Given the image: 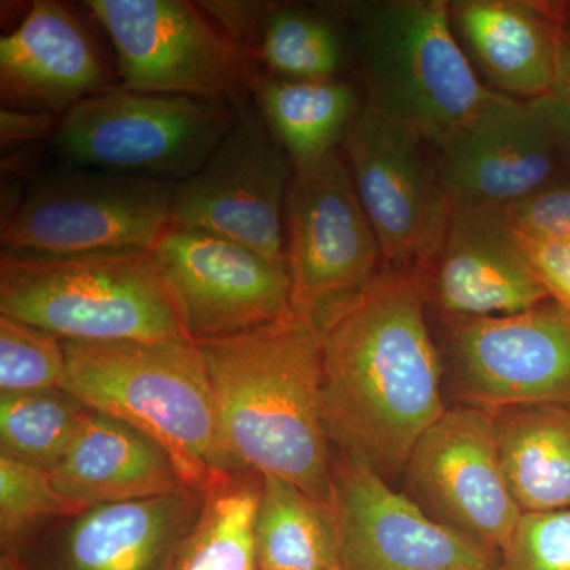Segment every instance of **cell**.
Returning <instances> with one entry per match:
<instances>
[{
	"mask_svg": "<svg viewBox=\"0 0 570 570\" xmlns=\"http://www.w3.org/2000/svg\"><path fill=\"white\" fill-rule=\"evenodd\" d=\"M425 305L415 277L384 272L317 321L330 441L384 478L448 411Z\"/></svg>",
	"mask_w": 570,
	"mask_h": 570,
	"instance_id": "cell-1",
	"label": "cell"
},
{
	"mask_svg": "<svg viewBox=\"0 0 570 570\" xmlns=\"http://www.w3.org/2000/svg\"><path fill=\"white\" fill-rule=\"evenodd\" d=\"M195 344L232 469L287 480L332 501L333 448L316 318L292 307L268 324Z\"/></svg>",
	"mask_w": 570,
	"mask_h": 570,
	"instance_id": "cell-2",
	"label": "cell"
},
{
	"mask_svg": "<svg viewBox=\"0 0 570 570\" xmlns=\"http://www.w3.org/2000/svg\"><path fill=\"white\" fill-rule=\"evenodd\" d=\"M62 344L63 392L156 441L187 489L206 493L235 471L220 444L212 385L194 341Z\"/></svg>",
	"mask_w": 570,
	"mask_h": 570,
	"instance_id": "cell-3",
	"label": "cell"
},
{
	"mask_svg": "<svg viewBox=\"0 0 570 570\" xmlns=\"http://www.w3.org/2000/svg\"><path fill=\"white\" fill-rule=\"evenodd\" d=\"M346 21L365 100L431 146L498 96L480 82L450 20L448 0L325 3Z\"/></svg>",
	"mask_w": 570,
	"mask_h": 570,
	"instance_id": "cell-4",
	"label": "cell"
},
{
	"mask_svg": "<svg viewBox=\"0 0 570 570\" xmlns=\"http://www.w3.org/2000/svg\"><path fill=\"white\" fill-rule=\"evenodd\" d=\"M0 316L80 343L189 340L153 250L78 257L2 254Z\"/></svg>",
	"mask_w": 570,
	"mask_h": 570,
	"instance_id": "cell-5",
	"label": "cell"
},
{
	"mask_svg": "<svg viewBox=\"0 0 570 570\" xmlns=\"http://www.w3.org/2000/svg\"><path fill=\"white\" fill-rule=\"evenodd\" d=\"M235 119L228 104L118 86L70 108L52 146L67 165L176 184L204 167Z\"/></svg>",
	"mask_w": 570,
	"mask_h": 570,
	"instance_id": "cell-6",
	"label": "cell"
},
{
	"mask_svg": "<svg viewBox=\"0 0 570 570\" xmlns=\"http://www.w3.org/2000/svg\"><path fill=\"white\" fill-rule=\"evenodd\" d=\"M175 184L66 165L40 176L2 228V254L148 253L171 227Z\"/></svg>",
	"mask_w": 570,
	"mask_h": 570,
	"instance_id": "cell-7",
	"label": "cell"
},
{
	"mask_svg": "<svg viewBox=\"0 0 570 570\" xmlns=\"http://www.w3.org/2000/svg\"><path fill=\"white\" fill-rule=\"evenodd\" d=\"M118 56L121 86L238 107L250 99L257 67L198 3L88 0Z\"/></svg>",
	"mask_w": 570,
	"mask_h": 570,
	"instance_id": "cell-8",
	"label": "cell"
},
{
	"mask_svg": "<svg viewBox=\"0 0 570 570\" xmlns=\"http://www.w3.org/2000/svg\"><path fill=\"white\" fill-rule=\"evenodd\" d=\"M341 151L377 236L384 272L417 277L453 212L430 142L363 97Z\"/></svg>",
	"mask_w": 570,
	"mask_h": 570,
	"instance_id": "cell-9",
	"label": "cell"
},
{
	"mask_svg": "<svg viewBox=\"0 0 570 570\" xmlns=\"http://www.w3.org/2000/svg\"><path fill=\"white\" fill-rule=\"evenodd\" d=\"M292 306L316 321L384 273V258L341 149L295 168L284 212Z\"/></svg>",
	"mask_w": 570,
	"mask_h": 570,
	"instance_id": "cell-10",
	"label": "cell"
},
{
	"mask_svg": "<svg viewBox=\"0 0 570 570\" xmlns=\"http://www.w3.org/2000/svg\"><path fill=\"white\" fill-rule=\"evenodd\" d=\"M294 174L250 97L204 167L175 184L171 228L223 236L287 268L284 212Z\"/></svg>",
	"mask_w": 570,
	"mask_h": 570,
	"instance_id": "cell-11",
	"label": "cell"
},
{
	"mask_svg": "<svg viewBox=\"0 0 570 570\" xmlns=\"http://www.w3.org/2000/svg\"><path fill=\"white\" fill-rule=\"evenodd\" d=\"M340 570H498L501 554L428 515L358 456L333 450Z\"/></svg>",
	"mask_w": 570,
	"mask_h": 570,
	"instance_id": "cell-12",
	"label": "cell"
},
{
	"mask_svg": "<svg viewBox=\"0 0 570 570\" xmlns=\"http://www.w3.org/2000/svg\"><path fill=\"white\" fill-rule=\"evenodd\" d=\"M445 352L468 406L570 407V313L549 302L512 314L444 321Z\"/></svg>",
	"mask_w": 570,
	"mask_h": 570,
	"instance_id": "cell-13",
	"label": "cell"
},
{
	"mask_svg": "<svg viewBox=\"0 0 570 570\" xmlns=\"http://www.w3.org/2000/svg\"><path fill=\"white\" fill-rule=\"evenodd\" d=\"M412 499L428 515L499 554L519 527L489 409H448L419 439L406 468Z\"/></svg>",
	"mask_w": 570,
	"mask_h": 570,
	"instance_id": "cell-14",
	"label": "cell"
},
{
	"mask_svg": "<svg viewBox=\"0 0 570 570\" xmlns=\"http://www.w3.org/2000/svg\"><path fill=\"white\" fill-rule=\"evenodd\" d=\"M204 505L190 490L92 505L2 551L0 570H175Z\"/></svg>",
	"mask_w": 570,
	"mask_h": 570,
	"instance_id": "cell-15",
	"label": "cell"
},
{
	"mask_svg": "<svg viewBox=\"0 0 570 570\" xmlns=\"http://www.w3.org/2000/svg\"><path fill=\"white\" fill-rule=\"evenodd\" d=\"M153 254L194 343L238 335L294 307L287 268L223 236L170 227Z\"/></svg>",
	"mask_w": 570,
	"mask_h": 570,
	"instance_id": "cell-16",
	"label": "cell"
},
{
	"mask_svg": "<svg viewBox=\"0 0 570 570\" xmlns=\"http://www.w3.org/2000/svg\"><path fill=\"white\" fill-rule=\"evenodd\" d=\"M431 148L453 205L499 208L570 174L538 105L502 94Z\"/></svg>",
	"mask_w": 570,
	"mask_h": 570,
	"instance_id": "cell-17",
	"label": "cell"
},
{
	"mask_svg": "<svg viewBox=\"0 0 570 570\" xmlns=\"http://www.w3.org/2000/svg\"><path fill=\"white\" fill-rule=\"evenodd\" d=\"M415 279L442 321L512 316L550 299L517 235L474 206L453 205L436 254Z\"/></svg>",
	"mask_w": 570,
	"mask_h": 570,
	"instance_id": "cell-18",
	"label": "cell"
},
{
	"mask_svg": "<svg viewBox=\"0 0 570 570\" xmlns=\"http://www.w3.org/2000/svg\"><path fill=\"white\" fill-rule=\"evenodd\" d=\"M118 86L91 33L62 3L33 2L21 24L0 39L2 107L62 118L81 100Z\"/></svg>",
	"mask_w": 570,
	"mask_h": 570,
	"instance_id": "cell-19",
	"label": "cell"
},
{
	"mask_svg": "<svg viewBox=\"0 0 570 570\" xmlns=\"http://www.w3.org/2000/svg\"><path fill=\"white\" fill-rule=\"evenodd\" d=\"M450 20L491 91L524 102L549 96L564 37L553 2L455 0L450 2Z\"/></svg>",
	"mask_w": 570,
	"mask_h": 570,
	"instance_id": "cell-20",
	"label": "cell"
},
{
	"mask_svg": "<svg viewBox=\"0 0 570 570\" xmlns=\"http://www.w3.org/2000/svg\"><path fill=\"white\" fill-rule=\"evenodd\" d=\"M51 478L56 489L81 510L189 491L156 441L91 409Z\"/></svg>",
	"mask_w": 570,
	"mask_h": 570,
	"instance_id": "cell-21",
	"label": "cell"
},
{
	"mask_svg": "<svg viewBox=\"0 0 570 570\" xmlns=\"http://www.w3.org/2000/svg\"><path fill=\"white\" fill-rule=\"evenodd\" d=\"M491 414L505 479L521 512L570 508V407L521 404Z\"/></svg>",
	"mask_w": 570,
	"mask_h": 570,
	"instance_id": "cell-22",
	"label": "cell"
},
{
	"mask_svg": "<svg viewBox=\"0 0 570 570\" xmlns=\"http://www.w3.org/2000/svg\"><path fill=\"white\" fill-rule=\"evenodd\" d=\"M250 96L295 168L341 149L363 104L355 86L340 78L285 80L261 70Z\"/></svg>",
	"mask_w": 570,
	"mask_h": 570,
	"instance_id": "cell-23",
	"label": "cell"
},
{
	"mask_svg": "<svg viewBox=\"0 0 570 570\" xmlns=\"http://www.w3.org/2000/svg\"><path fill=\"white\" fill-rule=\"evenodd\" d=\"M262 570H340L332 502L279 478H262L255 512Z\"/></svg>",
	"mask_w": 570,
	"mask_h": 570,
	"instance_id": "cell-24",
	"label": "cell"
},
{
	"mask_svg": "<svg viewBox=\"0 0 570 570\" xmlns=\"http://www.w3.org/2000/svg\"><path fill=\"white\" fill-rule=\"evenodd\" d=\"M335 20L326 6L318 11L266 3L247 56L269 77L333 80L346 61V41Z\"/></svg>",
	"mask_w": 570,
	"mask_h": 570,
	"instance_id": "cell-25",
	"label": "cell"
},
{
	"mask_svg": "<svg viewBox=\"0 0 570 570\" xmlns=\"http://www.w3.org/2000/svg\"><path fill=\"white\" fill-rule=\"evenodd\" d=\"M261 489V475L234 471L206 491L175 570H262L254 534Z\"/></svg>",
	"mask_w": 570,
	"mask_h": 570,
	"instance_id": "cell-26",
	"label": "cell"
},
{
	"mask_svg": "<svg viewBox=\"0 0 570 570\" xmlns=\"http://www.w3.org/2000/svg\"><path fill=\"white\" fill-rule=\"evenodd\" d=\"M88 412L62 389L0 395V453L51 472L69 452Z\"/></svg>",
	"mask_w": 570,
	"mask_h": 570,
	"instance_id": "cell-27",
	"label": "cell"
},
{
	"mask_svg": "<svg viewBox=\"0 0 570 570\" xmlns=\"http://www.w3.org/2000/svg\"><path fill=\"white\" fill-rule=\"evenodd\" d=\"M81 512L52 482L51 472L0 453V547L14 549L51 521Z\"/></svg>",
	"mask_w": 570,
	"mask_h": 570,
	"instance_id": "cell-28",
	"label": "cell"
},
{
	"mask_svg": "<svg viewBox=\"0 0 570 570\" xmlns=\"http://www.w3.org/2000/svg\"><path fill=\"white\" fill-rule=\"evenodd\" d=\"M62 340L39 326L0 316V395L61 389Z\"/></svg>",
	"mask_w": 570,
	"mask_h": 570,
	"instance_id": "cell-29",
	"label": "cell"
},
{
	"mask_svg": "<svg viewBox=\"0 0 570 570\" xmlns=\"http://www.w3.org/2000/svg\"><path fill=\"white\" fill-rule=\"evenodd\" d=\"M498 570H570V508L523 513Z\"/></svg>",
	"mask_w": 570,
	"mask_h": 570,
	"instance_id": "cell-30",
	"label": "cell"
},
{
	"mask_svg": "<svg viewBox=\"0 0 570 570\" xmlns=\"http://www.w3.org/2000/svg\"><path fill=\"white\" fill-rule=\"evenodd\" d=\"M513 234L570 242V174L513 204L489 208Z\"/></svg>",
	"mask_w": 570,
	"mask_h": 570,
	"instance_id": "cell-31",
	"label": "cell"
},
{
	"mask_svg": "<svg viewBox=\"0 0 570 570\" xmlns=\"http://www.w3.org/2000/svg\"><path fill=\"white\" fill-rule=\"evenodd\" d=\"M517 238L551 302L570 313V242L523 235H517Z\"/></svg>",
	"mask_w": 570,
	"mask_h": 570,
	"instance_id": "cell-32",
	"label": "cell"
},
{
	"mask_svg": "<svg viewBox=\"0 0 570 570\" xmlns=\"http://www.w3.org/2000/svg\"><path fill=\"white\" fill-rule=\"evenodd\" d=\"M549 124L562 163L570 171V33L564 29L562 37L560 71L549 96L534 100Z\"/></svg>",
	"mask_w": 570,
	"mask_h": 570,
	"instance_id": "cell-33",
	"label": "cell"
},
{
	"mask_svg": "<svg viewBox=\"0 0 570 570\" xmlns=\"http://www.w3.org/2000/svg\"><path fill=\"white\" fill-rule=\"evenodd\" d=\"M59 121H61L59 116L48 115V112L11 110L2 107L0 138H2L3 151L22 142L39 141L47 137L55 138Z\"/></svg>",
	"mask_w": 570,
	"mask_h": 570,
	"instance_id": "cell-34",
	"label": "cell"
},
{
	"mask_svg": "<svg viewBox=\"0 0 570 570\" xmlns=\"http://www.w3.org/2000/svg\"><path fill=\"white\" fill-rule=\"evenodd\" d=\"M554 9H557L558 14H560L562 26H564L566 31L570 33V2H553Z\"/></svg>",
	"mask_w": 570,
	"mask_h": 570,
	"instance_id": "cell-35",
	"label": "cell"
}]
</instances>
